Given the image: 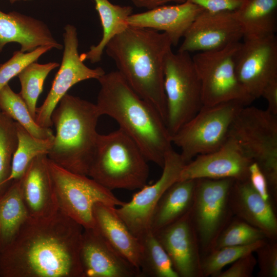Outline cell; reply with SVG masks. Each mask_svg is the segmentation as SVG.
<instances>
[{
    "mask_svg": "<svg viewBox=\"0 0 277 277\" xmlns=\"http://www.w3.org/2000/svg\"><path fill=\"white\" fill-rule=\"evenodd\" d=\"M84 228L58 211L29 217L0 252V277H83L79 252Z\"/></svg>",
    "mask_w": 277,
    "mask_h": 277,
    "instance_id": "1",
    "label": "cell"
},
{
    "mask_svg": "<svg viewBox=\"0 0 277 277\" xmlns=\"http://www.w3.org/2000/svg\"><path fill=\"white\" fill-rule=\"evenodd\" d=\"M172 46L165 33L129 26L105 47L119 73L139 96L157 111L165 124L164 61Z\"/></svg>",
    "mask_w": 277,
    "mask_h": 277,
    "instance_id": "2",
    "label": "cell"
},
{
    "mask_svg": "<svg viewBox=\"0 0 277 277\" xmlns=\"http://www.w3.org/2000/svg\"><path fill=\"white\" fill-rule=\"evenodd\" d=\"M97 80L100 89L95 104L101 115L114 119L147 160L163 168L166 154L173 148L171 135L157 111L117 71L105 73Z\"/></svg>",
    "mask_w": 277,
    "mask_h": 277,
    "instance_id": "3",
    "label": "cell"
},
{
    "mask_svg": "<svg viewBox=\"0 0 277 277\" xmlns=\"http://www.w3.org/2000/svg\"><path fill=\"white\" fill-rule=\"evenodd\" d=\"M95 104L66 94L53 110L56 134L48 157L73 173L87 175L99 134Z\"/></svg>",
    "mask_w": 277,
    "mask_h": 277,
    "instance_id": "4",
    "label": "cell"
},
{
    "mask_svg": "<svg viewBox=\"0 0 277 277\" xmlns=\"http://www.w3.org/2000/svg\"><path fill=\"white\" fill-rule=\"evenodd\" d=\"M148 162L134 141L119 128L99 134L87 176L110 190L140 189L147 184Z\"/></svg>",
    "mask_w": 277,
    "mask_h": 277,
    "instance_id": "5",
    "label": "cell"
},
{
    "mask_svg": "<svg viewBox=\"0 0 277 277\" xmlns=\"http://www.w3.org/2000/svg\"><path fill=\"white\" fill-rule=\"evenodd\" d=\"M228 137L236 142L247 158L259 165L276 199L277 115L267 109L244 106L234 118Z\"/></svg>",
    "mask_w": 277,
    "mask_h": 277,
    "instance_id": "6",
    "label": "cell"
},
{
    "mask_svg": "<svg viewBox=\"0 0 277 277\" xmlns=\"http://www.w3.org/2000/svg\"><path fill=\"white\" fill-rule=\"evenodd\" d=\"M164 68L166 124L171 136L203 107L202 85L189 53L170 50Z\"/></svg>",
    "mask_w": 277,
    "mask_h": 277,
    "instance_id": "7",
    "label": "cell"
},
{
    "mask_svg": "<svg viewBox=\"0 0 277 277\" xmlns=\"http://www.w3.org/2000/svg\"><path fill=\"white\" fill-rule=\"evenodd\" d=\"M244 106L236 101L203 106L171 136L172 143L181 149L184 162L187 164L197 155L220 148L228 138L234 118Z\"/></svg>",
    "mask_w": 277,
    "mask_h": 277,
    "instance_id": "8",
    "label": "cell"
},
{
    "mask_svg": "<svg viewBox=\"0 0 277 277\" xmlns=\"http://www.w3.org/2000/svg\"><path fill=\"white\" fill-rule=\"evenodd\" d=\"M48 165L58 210L84 228L95 227L93 208L95 203L116 207L125 203L87 175L70 172L49 158Z\"/></svg>",
    "mask_w": 277,
    "mask_h": 277,
    "instance_id": "9",
    "label": "cell"
},
{
    "mask_svg": "<svg viewBox=\"0 0 277 277\" xmlns=\"http://www.w3.org/2000/svg\"><path fill=\"white\" fill-rule=\"evenodd\" d=\"M241 42L192 57L201 81L203 106L230 102L250 105L255 100L244 89L235 72L234 57Z\"/></svg>",
    "mask_w": 277,
    "mask_h": 277,
    "instance_id": "10",
    "label": "cell"
},
{
    "mask_svg": "<svg viewBox=\"0 0 277 277\" xmlns=\"http://www.w3.org/2000/svg\"><path fill=\"white\" fill-rule=\"evenodd\" d=\"M234 181L232 179L195 180L190 217L200 250L205 254L212 250L217 236L230 221L229 196Z\"/></svg>",
    "mask_w": 277,
    "mask_h": 277,
    "instance_id": "11",
    "label": "cell"
},
{
    "mask_svg": "<svg viewBox=\"0 0 277 277\" xmlns=\"http://www.w3.org/2000/svg\"><path fill=\"white\" fill-rule=\"evenodd\" d=\"M64 51L62 63L51 88L43 104L37 108L35 121L41 127L53 125L51 115L60 100L74 85L89 79H98L105 73L101 67L90 68L78 53L76 28L70 24L64 27Z\"/></svg>",
    "mask_w": 277,
    "mask_h": 277,
    "instance_id": "12",
    "label": "cell"
},
{
    "mask_svg": "<svg viewBox=\"0 0 277 277\" xmlns=\"http://www.w3.org/2000/svg\"><path fill=\"white\" fill-rule=\"evenodd\" d=\"M186 164L180 153L171 149L165 156L160 177L154 184L140 189L129 202L116 208L117 214L138 239L151 231V220L158 202L168 188L179 181Z\"/></svg>",
    "mask_w": 277,
    "mask_h": 277,
    "instance_id": "13",
    "label": "cell"
},
{
    "mask_svg": "<svg viewBox=\"0 0 277 277\" xmlns=\"http://www.w3.org/2000/svg\"><path fill=\"white\" fill-rule=\"evenodd\" d=\"M237 77L246 91L254 100L261 97L267 84L277 78V38L245 39L234 57Z\"/></svg>",
    "mask_w": 277,
    "mask_h": 277,
    "instance_id": "14",
    "label": "cell"
},
{
    "mask_svg": "<svg viewBox=\"0 0 277 277\" xmlns=\"http://www.w3.org/2000/svg\"><path fill=\"white\" fill-rule=\"evenodd\" d=\"M243 37L242 29L233 11L204 10L185 33L178 51L190 53L219 50Z\"/></svg>",
    "mask_w": 277,
    "mask_h": 277,
    "instance_id": "15",
    "label": "cell"
},
{
    "mask_svg": "<svg viewBox=\"0 0 277 277\" xmlns=\"http://www.w3.org/2000/svg\"><path fill=\"white\" fill-rule=\"evenodd\" d=\"M252 162L236 142L228 137L217 150L197 155L186 164L179 181L200 179L246 180L249 179V167Z\"/></svg>",
    "mask_w": 277,
    "mask_h": 277,
    "instance_id": "16",
    "label": "cell"
},
{
    "mask_svg": "<svg viewBox=\"0 0 277 277\" xmlns=\"http://www.w3.org/2000/svg\"><path fill=\"white\" fill-rule=\"evenodd\" d=\"M154 234L179 277H202L201 250L190 211Z\"/></svg>",
    "mask_w": 277,
    "mask_h": 277,
    "instance_id": "17",
    "label": "cell"
},
{
    "mask_svg": "<svg viewBox=\"0 0 277 277\" xmlns=\"http://www.w3.org/2000/svg\"><path fill=\"white\" fill-rule=\"evenodd\" d=\"M79 257L83 277L141 276L95 228H84Z\"/></svg>",
    "mask_w": 277,
    "mask_h": 277,
    "instance_id": "18",
    "label": "cell"
},
{
    "mask_svg": "<svg viewBox=\"0 0 277 277\" xmlns=\"http://www.w3.org/2000/svg\"><path fill=\"white\" fill-rule=\"evenodd\" d=\"M19 183L29 217H48L58 211L47 154L39 155L31 161Z\"/></svg>",
    "mask_w": 277,
    "mask_h": 277,
    "instance_id": "19",
    "label": "cell"
},
{
    "mask_svg": "<svg viewBox=\"0 0 277 277\" xmlns=\"http://www.w3.org/2000/svg\"><path fill=\"white\" fill-rule=\"evenodd\" d=\"M204 9L188 1L175 5H162L141 13L131 14L127 18L132 27L162 31L169 37L172 45L180 40Z\"/></svg>",
    "mask_w": 277,
    "mask_h": 277,
    "instance_id": "20",
    "label": "cell"
},
{
    "mask_svg": "<svg viewBox=\"0 0 277 277\" xmlns=\"http://www.w3.org/2000/svg\"><path fill=\"white\" fill-rule=\"evenodd\" d=\"M229 204L232 214L260 229L267 239L276 240L277 218L270 202L263 199L249 179L235 180Z\"/></svg>",
    "mask_w": 277,
    "mask_h": 277,
    "instance_id": "21",
    "label": "cell"
},
{
    "mask_svg": "<svg viewBox=\"0 0 277 277\" xmlns=\"http://www.w3.org/2000/svg\"><path fill=\"white\" fill-rule=\"evenodd\" d=\"M12 42L19 44L23 52L41 46L63 48L43 21L16 11L6 13L0 10V53L6 44Z\"/></svg>",
    "mask_w": 277,
    "mask_h": 277,
    "instance_id": "22",
    "label": "cell"
},
{
    "mask_svg": "<svg viewBox=\"0 0 277 277\" xmlns=\"http://www.w3.org/2000/svg\"><path fill=\"white\" fill-rule=\"evenodd\" d=\"M93 216L94 228L122 256L139 269L141 243L117 214L116 207L96 203L93 206Z\"/></svg>",
    "mask_w": 277,
    "mask_h": 277,
    "instance_id": "23",
    "label": "cell"
},
{
    "mask_svg": "<svg viewBox=\"0 0 277 277\" xmlns=\"http://www.w3.org/2000/svg\"><path fill=\"white\" fill-rule=\"evenodd\" d=\"M233 13L244 39L275 34L277 0H243Z\"/></svg>",
    "mask_w": 277,
    "mask_h": 277,
    "instance_id": "24",
    "label": "cell"
},
{
    "mask_svg": "<svg viewBox=\"0 0 277 277\" xmlns=\"http://www.w3.org/2000/svg\"><path fill=\"white\" fill-rule=\"evenodd\" d=\"M195 180L177 181L164 192L154 209L151 230L155 233L178 220L191 209Z\"/></svg>",
    "mask_w": 277,
    "mask_h": 277,
    "instance_id": "25",
    "label": "cell"
},
{
    "mask_svg": "<svg viewBox=\"0 0 277 277\" xmlns=\"http://www.w3.org/2000/svg\"><path fill=\"white\" fill-rule=\"evenodd\" d=\"M94 1L101 20L103 36L96 45L91 46L88 51L80 55L84 62L88 60L92 64L101 61L108 42L129 26L127 18L133 11L130 6L115 5L109 0Z\"/></svg>",
    "mask_w": 277,
    "mask_h": 277,
    "instance_id": "26",
    "label": "cell"
},
{
    "mask_svg": "<svg viewBox=\"0 0 277 277\" xmlns=\"http://www.w3.org/2000/svg\"><path fill=\"white\" fill-rule=\"evenodd\" d=\"M29 216L24 204L19 180L0 196V252L15 239Z\"/></svg>",
    "mask_w": 277,
    "mask_h": 277,
    "instance_id": "27",
    "label": "cell"
},
{
    "mask_svg": "<svg viewBox=\"0 0 277 277\" xmlns=\"http://www.w3.org/2000/svg\"><path fill=\"white\" fill-rule=\"evenodd\" d=\"M139 240L142 247L139 263L141 276L179 277L168 254L151 230Z\"/></svg>",
    "mask_w": 277,
    "mask_h": 277,
    "instance_id": "28",
    "label": "cell"
},
{
    "mask_svg": "<svg viewBox=\"0 0 277 277\" xmlns=\"http://www.w3.org/2000/svg\"><path fill=\"white\" fill-rule=\"evenodd\" d=\"M17 145L12 162L11 180H20L31 161L39 155H48L54 137L42 139L35 137L15 122Z\"/></svg>",
    "mask_w": 277,
    "mask_h": 277,
    "instance_id": "29",
    "label": "cell"
},
{
    "mask_svg": "<svg viewBox=\"0 0 277 277\" xmlns=\"http://www.w3.org/2000/svg\"><path fill=\"white\" fill-rule=\"evenodd\" d=\"M0 110L35 137L46 139L54 136L50 128L41 127L36 123L20 94L14 92L8 84L0 91Z\"/></svg>",
    "mask_w": 277,
    "mask_h": 277,
    "instance_id": "30",
    "label": "cell"
},
{
    "mask_svg": "<svg viewBox=\"0 0 277 277\" xmlns=\"http://www.w3.org/2000/svg\"><path fill=\"white\" fill-rule=\"evenodd\" d=\"M59 66L57 62L38 64L34 62L25 67L17 75L21 86L19 93L34 120L37 101L43 91L45 81L49 73Z\"/></svg>",
    "mask_w": 277,
    "mask_h": 277,
    "instance_id": "31",
    "label": "cell"
},
{
    "mask_svg": "<svg viewBox=\"0 0 277 277\" xmlns=\"http://www.w3.org/2000/svg\"><path fill=\"white\" fill-rule=\"evenodd\" d=\"M17 145L15 122L0 110V196L13 182L12 162Z\"/></svg>",
    "mask_w": 277,
    "mask_h": 277,
    "instance_id": "32",
    "label": "cell"
},
{
    "mask_svg": "<svg viewBox=\"0 0 277 277\" xmlns=\"http://www.w3.org/2000/svg\"><path fill=\"white\" fill-rule=\"evenodd\" d=\"M267 239L249 245L227 246L212 250L201 258L202 277H216L225 266L244 255L254 252Z\"/></svg>",
    "mask_w": 277,
    "mask_h": 277,
    "instance_id": "33",
    "label": "cell"
},
{
    "mask_svg": "<svg viewBox=\"0 0 277 277\" xmlns=\"http://www.w3.org/2000/svg\"><path fill=\"white\" fill-rule=\"evenodd\" d=\"M267 239L260 229L236 217L221 232L212 250L227 246L246 245Z\"/></svg>",
    "mask_w": 277,
    "mask_h": 277,
    "instance_id": "34",
    "label": "cell"
},
{
    "mask_svg": "<svg viewBox=\"0 0 277 277\" xmlns=\"http://www.w3.org/2000/svg\"><path fill=\"white\" fill-rule=\"evenodd\" d=\"M53 48L51 46H41L29 52L15 51L12 56L0 65V91L14 77L29 64L36 62L43 54Z\"/></svg>",
    "mask_w": 277,
    "mask_h": 277,
    "instance_id": "35",
    "label": "cell"
},
{
    "mask_svg": "<svg viewBox=\"0 0 277 277\" xmlns=\"http://www.w3.org/2000/svg\"><path fill=\"white\" fill-rule=\"evenodd\" d=\"M276 240L267 239L265 243L255 251L259 264L260 277L277 276Z\"/></svg>",
    "mask_w": 277,
    "mask_h": 277,
    "instance_id": "36",
    "label": "cell"
},
{
    "mask_svg": "<svg viewBox=\"0 0 277 277\" xmlns=\"http://www.w3.org/2000/svg\"><path fill=\"white\" fill-rule=\"evenodd\" d=\"M249 253L233 262L227 270L221 271L216 277H251L257 264L256 259Z\"/></svg>",
    "mask_w": 277,
    "mask_h": 277,
    "instance_id": "37",
    "label": "cell"
},
{
    "mask_svg": "<svg viewBox=\"0 0 277 277\" xmlns=\"http://www.w3.org/2000/svg\"><path fill=\"white\" fill-rule=\"evenodd\" d=\"M249 180L263 199L270 201L269 189L267 179L259 165L254 162L249 167Z\"/></svg>",
    "mask_w": 277,
    "mask_h": 277,
    "instance_id": "38",
    "label": "cell"
},
{
    "mask_svg": "<svg viewBox=\"0 0 277 277\" xmlns=\"http://www.w3.org/2000/svg\"><path fill=\"white\" fill-rule=\"evenodd\" d=\"M210 12L233 11L243 0H185Z\"/></svg>",
    "mask_w": 277,
    "mask_h": 277,
    "instance_id": "39",
    "label": "cell"
},
{
    "mask_svg": "<svg viewBox=\"0 0 277 277\" xmlns=\"http://www.w3.org/2000/svg\"><path fill=\"white\" fill-rule=\"evenodd\" d=\"M261 97L268 103L267 109L277 115V78L268 83L263 89Z\"/></svg>",
    "mask_w": 277,
    "mask_h": 277,
    "instance_id": "40",
    "label": "cell"
},
{
    "mask_svg": "<svg viewBox=\"0 0 277 277\" xmlns=\"http://www.w3.org/2000/svg\"><path fill=\"white\" fill-rule=\"evenodd\" d=\"M136 7L144 8L148 10L160 6L165 5L169 2H175L178 4L185 2V0H131Z\"/></svg>",
    "mask_w": 277,
    "mask_h": 277,
    "instance_id": "41",
    "label": "cell"
},
{
    "mask_svg": "<svg viewBox=\"0 0 277 277\" xmlns=\"http://www.w3.org/2000/svg\"><path fill=\"white\" fill-rule=\"evenodd\" d=\"M21 1H31V0H9L10 3H11V4L14 3L16 2Z\"/></svg>",
    "mask_w": 277,
    "mask_h": 277,
    "instance_id": "42",
    "label": "cell"
}]
</instances>
